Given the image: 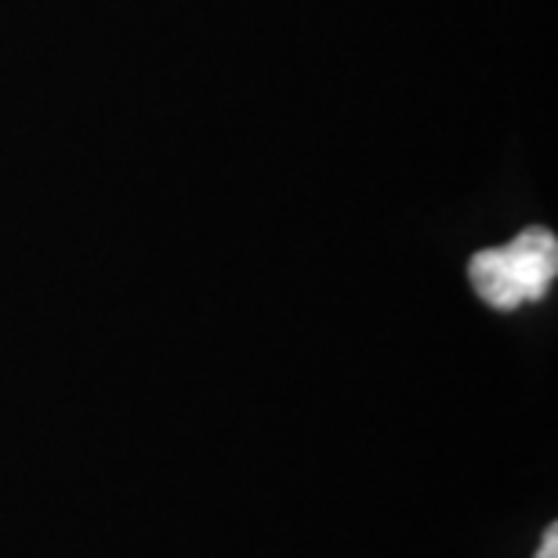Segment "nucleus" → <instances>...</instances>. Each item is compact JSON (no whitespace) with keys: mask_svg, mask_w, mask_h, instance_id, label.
I'll use <instances>...</instances> for the list:
<instances>
[{"mask_svg":"<svg viewBox=\"0 0 558 558\" xmlns=\"http://www.w3.org/2000/svg\"><path fill=\"white\" fill-rule=\"evenodd\" d=\"M558 272V240L548 229H530L505 247L478 251L468 265L475 294L489 308L511 312L548 294Z\"/></svg>","mask_w":558,"mask_h":558,"instance_id":"f257e3e1","label":"nucleus"},{"mask_svg":"<svg viewBox=\"0 0 558 558\" xmlns=\"http://www.w3.org/2000/svg\"><path fill=\"white\" fill-rule=\"evenodd\" d=\"M555 555H558V530H555V526H548V533H544V544H541L537 558H555Z\"/></svg>","mask_w":558,"mask_h":558,"instance_id":"f03ea898","label":"nucleus"}]
</instances>
